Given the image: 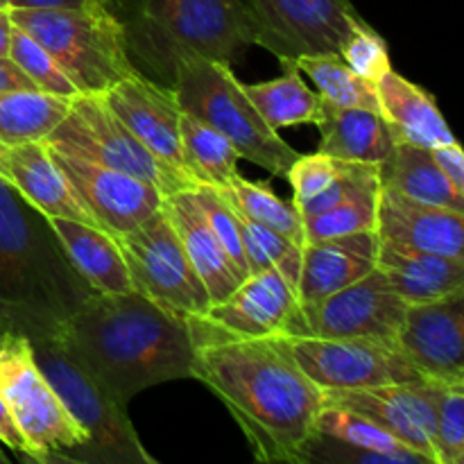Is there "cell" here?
Returning a JSON list of instances; mask_svg holds the SVG:
<instances>
[{"label": "cell", "instance_id": "obj_1", "mask_svg": "<svg viewBox=\"0 0 464 464\" xmlns=\"http://www.w3.org/2000/svg\"><path fill=\"white\" fill-rule=\"evenodd\" d=\"M193 379L225 403L256 460L304 464L324 390L279 338H195Z\"/></svg>", "mask_w": 464, "mask_h": 464}, {"label": "cell", "instance_id": "obj_2", "mask_svg": "<svg viewBox=\"0 0 464 464\" xmlns=\"http://www.w3.org/2000/svg\"><path fill=\"white\" fill-rule=\"evenodd\" d=\"M54 340L125 406L154 385L193 379L195 338L188 317L139 290L95 293Z\"/></svg>", "mask_w": 464, "mask_h": 464}, {"label": "cell", "instance_id": "obj_3", "mask_svg": "<svg viewBox=\"0 0 464 464\" xmlns=\"http://www.w3.org/2000/svg\"><path fill=\"white\" fill-rule=\"evenodd\" d=\"M93 295L48 216L0 179V313L14 334L57 338Z\"/></svg>", "mask_w": 464, "mask_h": 464}, {"label": "cell", "instance_id": "obj_4", "mask_svg": "<svg viewBox=\"0 0 464 464\" xmlns=\"http://www.w3.org/2000/svg\"><path fill=\"white\" fill-rule=\"evenodd\" d=\"M125 41L134 66L172 86L188 59L238 63L256 34L240 0H122Z\"/></svg>", "mask_w": 464, "mask_h": 464}, {"label": "cell", "instance_id": "obj_5", "mask_svg": "<svg viewBox=\"0 0 464 464\" xmlns=\"http://www.w3.org/2000/svg\"><path fill=\"white\" fill-rule=\"evenodd\" d=\"M16 27L39 41L80 93H104L134 75L125 27L116 9H9Z\"/></svg>", "mask_w": 464, "mask_h": 464}, {"label": "cell", "instance_id": "obj_6", "mask_svg": "<svg viewBox=\"0 0 464 464\" xmlns=\"http://www.w3.org/2000/svg\"><path fill=\"white\" fill-rule=\"evenodd\" d=\"M172 91L181 111L193 113L220 131L240 159L256 163L275 177L288 175L299 152L263 121L229 63L188 59L177 68Z\"/></svg>", "mask_w": 464, "mask_h": 464}, {"label": "cell", "instance_id": "obj_7", "mask_svg": "<svg viewBox=\"0 0 464 464\" xmlns=\"http://www.w3.org/2000/svg\"><path fill=\"white\" fill-rule=\"evenodd\" d=\"M30 344L39 370L86 433V442L63 462L157 464L145 451L125 403L91 379L54 338H34Z\"/></svg>", "mask_w": 464, "mask_h": 464}, {"label": "cell", "instance_id": "obj_8", "mask_svg": "<svg viewBox=\"0 0 464 464\" xmlns=\"http://www.w3.org/2000/svg\"><path fill=\"white\" fill-rule=\"evenodd\" d=\"M0 397L25 438V460L63 462L86 442V433L39 370L30 340L21 334H9L0 344Z\"/></svg>", "mask_w": 464, "mask_h": 464}, {"label": "cell", "instance_id": "obj_9", "mask_svg": "<svg viewBox=\"0 0 464 464\" xmlns=\"http://www.w3.org/2000/svg\"><path fill=\"white\" fill-rule=\"evenodd\" d=\"M44 143L57 152L139 177L163 195L198 186L188 175L154 157L98 93L75 95L63 121Z\"/></svg>", "mask_w": 464, "mask_h": 464}, {"label": "cell", "instance_id": "obj_10", "mask_svg": "<svg viewBox=\"0 0 464 464\" xmlns=\"http://www.w3.org/2000/svg\"><path fill=\"white\" fill-rule=\"evenodd\" d=\"M116 243L139 293L184 317L208 311L211 297L207 285L190 263L163 204L136 229L116 236Z\"/></svg>", "mask_w": 464, "mask_h": 464}, {"label": "cell", "instance_id": "obj_11", "mask_svg": "<svg viewBox=\"0 0 464 464\" xmlns=\"http://www.w3.org/2000/svg\"><path fill=\"white\" fill-rule=\"evenodd\" d=\"M276 338L288 349L304 374L322 390H361L426 381L397 344L317 335Z\"/></svg>", "mask_w": 464, "mask_h": 464}, {"label": "cell", "instance_id": "obj_12", "mask_svg": "<svg viewBox=\"0 0 464 464\" xmlns=\"http://www.w3.org/2000/svg\"><path fill=\"white\" fill-rule=\"evenodd\" d=\"M254 25L258 48L279 63L302 54L340 53L361 14L352 0H240Z\"/></svg>", "mask_w": 464, "mask_h": 464}, {"label": "cell", "instance_id": "obj_13", "mask_svg": "<svg viewBox=\"0 0 464 464\" xmlns=\"http://www.w3.org/2000/svg\"><path fill=\"white\" fill-rule=\"evenodd\" d=\"M193 338H276L304 335L297 288L281 272L249 275L229 297L208 306L204 315L188 317Z\"/></svg>", "mask_w": 464, "mask_h": 464}, {"label": "cell", "instance_id": "obj_14", "mask_svg": "<svg viewBox=\"0 0 464 464\" xmlns=\"http://www.w3.org/2000/svg\"><path fill=\"white\" fill-rule=\"evenodd\" d=\"M406 313L408 304L390 288L383 272L376 267L322 302L302 304L304 335L397 344Z\"/></svg>", "mask_w": 464, "mask_h": 464}, {"label": "cell", "instance_id": "obj_15", "mask_svg": "<svg viewBox=\"0 0 464 464\" xmlns=\"http://www.w3.org/2000/svg\"><path fill=\"white\" fill-rule=\"evenodd\" d=\"M324 406L347 408L401 440L408 449L438 464L435 426H438V383L379 385L361 390H324Z\"/></svg>", "mask_w": 464, "mask_h": 464}, {"label": "cell", "instance_id": "obj_16", "mask_svg": "<svg viewBox=\"0 0 464 464\" xmlns=\"http://www.w3.org/2000/svg\"><path fill=\"white\" fill-rule=\"evenodd\" d=\"M48 150L54 163L62 168V172L72 184L82 204L113 238L136 229L140 222H145L161 208L166 195L157 186L122 170H113V168L72 157V154L57 152L53 148Z\"/></svg>", "mask_w": 464, "mask_h": 464}, {"label": "cell", "instance_id": "obj_17", "mask_svg": "<svg viewBox=\"0 0 464 464\" xmlns=\"http://www.w3.org/2000/svg\"><path fill=\"white\" fill-rule=\"evenodd\" d=\"M100 95L154 157L188 175L184 163V148H181V113L184 111L177 102L172 86L159 84L157 80L136 71L134 75L125 77Z\"/></svg>", "mask_w": 464, "mask_h": 464}, {"label": "cell", "instance_id": "obj_18", "mask_svg": "<svg viewBox=\"0 0 464 464\" xmlns=\"http://www.w3.org/2000/svg\"><path fill=\"white\" fill-rule=\"evenodd\" d=\"M399 349L440 385H464V295L408 306Z\"/></svg>", "mask_w": 464, "mask_h": 464}, {"label": "cell", "instance_id": "obj_19", "mask_svg": "<svg viewBox=\"0 0 464 464\" xmlns=\"http://www.w3.org/2000/svg\"><path fill=\"white\" fill-rule=\"evenodd\" d=\"M381 236L379 231L308 240L302 247L297 295L302 304L322 302L329 295L356 284L376 270Z\"/></svg>", "mask_w": 464, "mask_h": 464}, {"label": "cell", "instance_id": "obj_20", "mask_svg": "<svg viewBox=\"0 0 464 464\" xmlns=\"http://www.w3.org/2000/svg\"><path fill=\"white\" fill-rule=\"evenodd\" d=\"M0 179L16 188L44 216L68 218V220L100 227L89 208L77 198L75 188L62 172V168L54 163L53 154L44 140L7 145Z\"/></svg>", "mask_w": 464, "mask_h": 464}, {"label": "cell", "instance_id": "obj_21", "mask_svg": "<svg viewBox=\"0 0 464 464\" xmlns=\"http://www.w3.org/2000/svg\"><path fill=\"white\" fill-rule=\"evenodd\" d=\"M163 211L170 218L190 263L198 270L199 279L208 290L211 304L229 297L247 276L238 270L220 238L213 231L211 222L204 216L202 204L195 198L193 188L177 190L163 198Z\"/></svg>", "mask_w": 464, "mask_h": 464}, {"label": "cell", "instance_id": "obj_22", "mask_svg": "<svg viewBox=\"0 0 464 464\" xmlns=\"http://www.w3.org/2000/svg\"><path fill=\"white\" fill-rule=\"evenodd\" d=\"M376 267L408 304H430L464 295V261L381 238Z\"/></svg>", "mask_w": 464, "mask_h": 464}, {"label": "cell", "instance_id": "obj_23", "mask_svg": "<svg viewBox=\"0 0 464 464\" xmlns=\"http://www.w3.org/2000/svg\"><path fill=\"white\" fill-rule=\"evenodd\" d=\"M376 231L381 238L464 261V213L460 211L426 207L381 186Z\"/></svg>", "mask_w": 464, "mask_h": 464}, {"label": "cell", "instance_id": "obj_24", "mask_svg": "<svg viewBox=\"0 0 464 464\" xmlns=\"http://www.w3.org/2000/svg\"><path fill=\"white\" fill-rule=\"evenodd\" d=\"M381 116L388 122L397 143L438 150L458 143L449 130L435 98L399 72L388 71L376 82Z\"/></svg>", "mask_w": 464, "mask_h": 464}, {"label": "cell", "instance_id": "obj_25", "mask_svg": "<svg viewBox=\"0 0 464 464\" xmlns=\"http://www.w3.org/2000/svg\"><path fill=\"white\" fill-rule=\"evenodd\" d=\"M315 125L320 130L317 150L340 161L381 166L397 145L385 118L374 109L338 107L322 98Z\"/></svg>", "mask_w": 464, "mask_h": 464}, {"label": "cell", "instance_id": "obj_26", "mask_svg": "<svg viewBox=\"0 0 464 464\" xmlns=\"http://www.w3.org/2000/svg\"><path fill=\"white\" fill-rule=\"evenodd\" d=\"M48 220L72 267L84 276L95 293L121 295L136 290L125 256L111 234L100 227L68 220V218H48Z\"/></svg>", "mask_w": 464, "mask_h": 464}, {"label": "cell", "instance_id": "obj_27", "mask_svg": "<svg viewBox=\"0 0 464 464\" xmlns=\"http://www.w3.org/2000/svg\"><path fill=\"white\" fill-rule=\"evenodd\" d=\"M379 177L383 188L397 190L412 202L464 213V198L458 193L433 150L397 143L379 166Z\"/></svg>", "mask_w": 464, "mask_h": 464}, {"label": "cell", "instance_id": "obj_28", "mask_svg": "<svg viewBox=\"0 0 464 464\" xmlns=\"http://www.w3.org/2000/svg\"><path fill=\"white\" fill-rule=\"evenodd\" d=\"M245 95L272 130L297 125H315L322 107V95L304 82L297 63H284V72L275 80L243 84Z\"/></svg>", "mask_w": 464, "mask_h": 464}, {"label": "cell", "instance_id": "obj_29", "mask_svg": "<svg viewBox=\"0 0 464 464\" xmlns=\"http://www.w3.org/2000/svg\"><path fill=\"white\" fill-rule=\"evenodd\" d=\"M72 98L36 89L0 91V143L21 145L45 140L63 121Z\"/></svg>", "mask_w": 464, "mask_h": 464}, {"label": "cell", "instance_id": "obj_30", "mask_svg": "<svg viewBox=\"0 0 464 464\" xmlns=\"http://www.w3.org/2000/svg\"><path fill=\"white\" fill-rule=\"evenodd\" d=\"M181 148L184 163L195 184L229 186L238 172L240 154L218 130L195 118L193 113H181Z\"/></svg>", "mask_w": 464, "mask_h": 464}, {"label": "cell", "instance_id": "obj_31", "mask_svg": "<svg viewBox=\"0 0 464 464\" xmlns=\"http://www.w3.org/2000/svg\"><path fill=\"white\" fill-rule=\"evenodd\" d=\"M220 190L229 199L231 207L243 213L245 218L272 231H279L281 236L304 247L306 236H304L302 213L293 202L281 199L266 181H249L238 175L229 186H222Z\"/></svg>", "mask_w": 464, "mask_h": 464}, {"label": "cell", "instance_id": "obj_32", "mask_svg": "<svg viewBox=\"0 0 464 464\" xmlns=\"http://www.w3.org/2000/svg\"><path fill=\"white\" fill-rule=\"evenodd\" d=\"M295 63L317 86V93L329 102L338 104V107H361L381 111L376 84L353 72L349 63L340 57V53L302 54Z\"/></svg>", "mask_w": 464, "mask_h": 464}, {"label": "cell", "instance_id": "obj_33", "mask_svg": "<svg viewBox=\"0 0 464 464\" xmlns=\"http://www.w3.org/2000/svg\"><path fill=\"white\" fill-rule=\"evenodd\" d=\"M313 433L329 435V438L343 440V442L353 444V447L372 449V451L392 453V456L408 458L412 464H433L426 456L412 451L399 438L381 429L376 421L370 417L361 415V412L347 411V408L335 406H322L317 412L315 424H313Z\"/></svg>", "mask_w": 464, "mask_h": 464}, {"label": "cell", "instance_id": "obj_34", "mask_svg": "<svg viewBox=\"0 0 464 464\" xmlns=\"http://www.w3.org/2000/svg\"><path fill=\"white\" fill-rule=\"evenodd\" d=\"M234 208V207H231ZM236 211V208H234ZM243 231L245 258H247L249 275H258L266 270H276L297 288L299 270H302V245L272 231L267 227L252 222L243 213L236 211Z\"/></svg>", "mask_w": 464, "mask_h": 464}, {"label": "cell", "instance_id": "obj_35", "mask_svg": "<svg viewBox=\"0 0 464 464\" xmlns=\"http://www.w3.org/2000/svg\"><path fill=\"white\" fill-rule=\"evenodd\" d=\"M379 198L381 186H372V188L358 190L356 195L343 199L326 211L302 218L306 243L308 240L358 234V231H376V227H379Z\"/></svg>", "mask_w": 464, "mask_h": 464}, {"label": "cell", "instance_id": "obj_36", "mask_svg": "<svg viewBox=\"0 0 464 464\" xmlns=\"http://www.w3.org/2000/svg\"><path fill=\"white\" fill-rule=\"evenodd\" d=\"M9 59L25 72L32 80V84L44 93L62 95V98H75L80 95V89L72 84L71 77L63 72L57 59L44 48L36 39H32L27 32L14 25L12 41H9Z\"/></svg>", "mask_w": 464, "mask_h": 464}, {"label": "cell", "instance_id": "obj_37", "mask_svg": "<svg viewBox=\"0 0 464 464\" xmlns=\"http://www.w3.org/2000/svg\"><path fill=\"white\" fill-rule=\"evenodd\" d=\"M340 57L349 63L353 72H358L362 80L372 82V84H376L388 71H392L388 44L365 18H361L349 32L340 48Z\"/></svg>", "mask_w": 464, "mask_h": 464}, {"label": "cell", "instance_id": "obj_38", "mask_svg": "<svg viewBox=\"0 0 464 464\" xmlns=\"http://www.w3.org/2000/svg\"><path fill=\"white\" fill-rule=\"evenodd\" d=\"M435 456L438 464H458L464 456V385L438 383Z\"/></svg>", "mask_w": 464, "mask_h": 464}, {"label": "cell", "instance_id": "obj_39", "mask_svg": "<svg viewBox=\"0 0 464 464\" xmlns=\"http://www.w3.org/2000/svg\"><path fill=\"white\" fill-rule=\"evenodd\" d=\"M195 198L202 204L204 216L211 222L213 231L220 238L222 247L227 249V254L231 256V261L238 266V270L243 272L245 276H249L247 258H245V245H243V231H240V222L236 211L231 208L229 199L222 195L220 188L207 184L193 186Z\"/></svg>", "mask_w": 464, "mask_h": 464}, {"label": "cell", "instance_id": "obj_40", "mask_svg": "<svg viewBox=\"0 0 464 464\" xmlns=\"http://www.w3.org/2000/svg\"><path fill=\"white\" fill-rule=\"evenodd\" d=\"M344 163L340 159L329 157L324 152H313V154H299L295 163L288 170V181L293 186V204L302 208L317 195L324 193L331 184L340 177L344 170Z\"/></svg>", "mask_w": 464, "mask_h": 464}, {"label": "cell", "instance_id": "obj_41", "mask_svg": "<svg viewBox=\"0 0 464 464\" xmlns=\"http://www.w3.org/2000/svg\"><path fill=\"white\" fill-rule=\"evenodd\" d=\"M438 161L442 163V168L447 170V175L451 177L453 186L458 188V193L464 198V150L460 143L447 145V148L433 150Z\"/></svg>", "mask_w": 464, "mask_h": 464}, {"label": "cell", "instance_id": "obj_42", "mask_svg": "<svg viewBox=\"0 0 464 464\" xmlns=\"http://www.w3.org/2000/svg\"><path fill=\"white\" fill-rule=\"evenodd\" d=\"M0 444L7 449H12L14 453H18L23 460L27 458L25 438H23V433L18 430L16 421H14L12 412H9L7 403H5L3 397H0Z\"/></svg>", "mask_w": 464, "mask_h": 464}, {"label": "cell", "instance_id": "obj_43", "mask_svg": "<svg viewBox=\"0 0 464 464\" xmlns=\"http://www.w3.org/2000/svg\"><path fill=\"white\" fill-rule=\"evenodd\" d=\"M25 7H48V9H89V7H109L116 9L113 0H9V9Z\"/></svg>", "mask_w": 464, "mask_h": 464}, {"label": "cell", "instance_id": "obj_44", "mask_svg": "<svg viewBox=\"0 0 464 464\" xmlns=\"http://www.w3.org/2000/svg\"><path fill=\"white\" fill-rule=\"evenodd\" d=\"M7 89H36L30 77L9 59V54L7 57H0V91Z\"/></svg>", "mask_w": 464, "mask_h": 464}, {"label": "cell", "instance_id": "obj_45", "mask_svg": "<svg viewBox=\"0 0 464 464\" xmlns=\"http://www.w3.org/2000/svg\"><path fill=\"white\" fill-rule=\"evenodd\" d=\"M14 23L9 16V9H0V57H7L9 41H12Z\"/></svg>", "mask_w": 464, "mask_h": 464}, {"label": "cell", "instance_id": "obj_46", "mask_svg": "<svg viewBox=\"0 0 464 464\" xmlns=\"http://www.w3.org/2000/svg\"><path fill=\"white\" fill-rule=\"evenodd\" d=\"M9 334H14V331H12V326H9V322L5 320V317H3V313H0V344L5 343V338H7Z\"/></svg>", "mask_w": 464, "mask_h": 464}, {"label": "cell", "instance_id": "obj_47", "mask_svg": "<svg viewBox=\"0 0 464 464\" xmlns=\"http://www.w3.org/2000/svg\"><path fill=\"white\" fill-rule=\"evenodd\" d=\"M0 464H9V458H7V456H5L3 447H0Z\"/></svg>", "mask_w": 464, "mask_h": 464}, {"label": "cell", "instance_id": "obj_48", "mask_svg": "<svg viewBox=\"0 0 464 464\" xmlns=\"http://www.w3.org/2000/svg\"><path fill=\"white\" fill-rule=\"evenodd\" d=\"M0 9H9V0H0Z\"/></svg>", "mask_w": 464, "mask_h": 464}, {"label": "cell", "instance_id": "obj_49", "mask_svg": "<svg viewBox=\"0 0 464 464\" xmlns=\"http://www.w3.org/2000/svg\"><path fill=\"white\" fill-rule=\"evenodd\" d=\"M113 3H116V7H121V3H122V0H113Z\"/></svg>", "mask_w": 464, "mask_h": 464}, {"label": "cell", "instance_id": "obj_50", "mask_svg": "<svg viewBox=\"0 0 464 464\" xmlns=\"http://www.w3.org/2000/svg\"><path fill=\"white\" fill-rule=\"evenodd\" d=\"M458 464H464V456H462V458H460V462H458Z\"/></svg>", "mask_w": 464, "mask_h": 464}]
</instances>
